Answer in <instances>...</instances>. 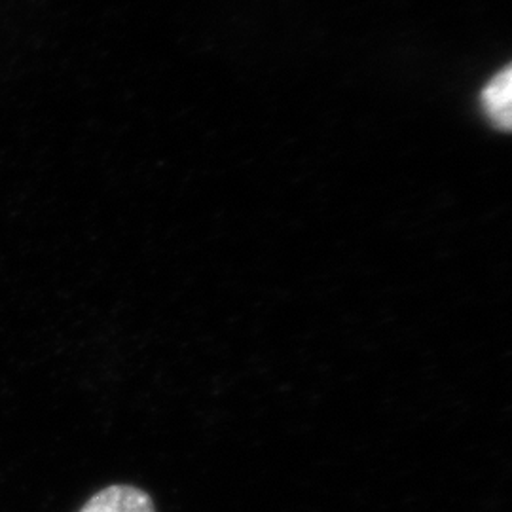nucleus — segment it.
<instances>
[{"instance_id": "f257e3e1", "label": "nucleus", "mask_w": 512, "mask_h": 512, "mask_svg": "<svg viewBox=\"0 0 512 512\" xmlns=\"http://www.w3.org/2000/svg\"><path fill=\"white\" fill-rule=\"evenodd\" d=\"M80 512H156V507L147 492L128 484H116L93 495Z\"/></svg>"}, {"instance_id": "f03ea898", "label": "nucleus", "mask_w": 512, "mask_h": 512, "mask_svg": "<svg viewBox=\"0 0 512 512\" xmlns=\"http://www.w3.org/2000/svg\"><path fill=\"white\" fill-rule=\"evenodd\" d=\"M511 67H505L501 73L482 88V109L497 128H511Z\"/></svg>"}]
</instances>
